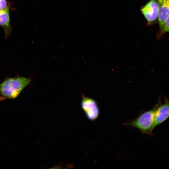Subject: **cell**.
<instances>
[{
	"label": "cell",
	"mask_w": 169,
	"mask_h": 169,
	"mask_svg": "<svg viewBox=\"0 0 169 169\" xmlns=\"http://www.w3.org/2000/svg\"><path fill=\"white\" fill-rule=\"evenodd\" d=\"M158 34V37L161 36L165 33L169 32V16L165 20Z\"/></svg>",
	"instance_id": "obj_8"
},
{
	"label": "cell",
	"mask_w": 169,
	"mask_h": 169,
	"mask_svg": "<svg viewBox=\"0 0 169 169\" xmlns=\"http://www.w3.org/2000/svg\"><path fill=\"white\" fill-rule=\"evenodd\" d=\"M161 103V99H159L152 108L143 112L135 120L126 124L136 128L143 134L152 135L155 115Z\"/></svg>",
	"instance_id": "obj_2"
},
{
	"label": "cell",
	"mask_w": 169,
	"mask_h": 169,
	"mask_svg": "<svg viewBox=\"0 0 169 169\" xmlns=\"http://www.w3.org/2000/svg\"><path fill=\"white\" fill-rule=\"evenodd\" d=\"M0 8L3 11L9 9L6 0H0Z\"/></svg>",
	"instance_id": "obj_9"
},
{
	"label": "cell",
	"mask_w": 169,
	"mask_h": 169,
	"mask_svg": "<svg viewBox=\"0 0 169 169\" xmlns=\"http://www.w3.org/2000/svg\"><path fill=\"white\" fill-rule=\"evenodd\" d=\"M3 10H2L0 8V13L3 12Z\"/></svg>",
	"instance_id": "obj_11"
},
{
	"label": "cell",
	"mask_w": 169,
	"mask_h": 169,
	"mask_svg": "<svg viewBox=\"0 0 169 169\" xmlns=\"http://www.w3.org/2000/svg\"><path fill=\"white\" fill-rule=\"evenodd\" d=\"M169 117V102L167 98L165 99L163 104L161 103L158 106L155 114L153 127L161 124Z\"/></svg>",
	"instance_id": "obj_5"
},
{
	"label": "cell",
	"mask_w": 169,
	"mask_h": 169,
	"mask_svg": "<svg viewBox=\"0 0 169 169\" xmlns=\"http://www.w3.org/2000/svg\"><path fill=\"white\" fill-rule=\"evenodd\" d=\"M158 7V20L160 28L169 16V8L166 0H157Z\"/></svg>",
	"instance_id": "obj_6"
},
{
	"label": "cell",
	"mask_w": 169,
	"mask_h": 169,
	"mask_svg": "<svg viewBox=\"0 0 169 169\" xmlns=\"http://www.w3.org/2000/svg\"><path fill=\"white\" fill-rule=\"evenodd\" d=\"M148 23L155 21L158 17V7L157 0H150L141 9Z\"/></svg>",
	"instance_id": "obj_4"
},
{
	"label": "cell",
	"mask_w": 169,
	"mask_h": 169,
	"mask_svg": "<svg viewBox=\"0 0 169 169\" xmlns=\"http://www.w3.org/2000/svg\"><path fill=\"white\" fill-rule=\"evenodd\" d=\"M81 106L87 118L91 121H94L98 117L100 109L95 100L87 97L81 94Z\"/></svg>",
	"instance_id": "obj_3"
},
{
	"label": "cell",
	"mask_w": 169,
	"mask_h": 169,
	"mask_svg": "<svg viewBox=\"0 0 169 169\" xmlns=\"http://www.w3.org/2000/svg\"><path fill=\"white\" fill-rule=\"evenodd\" d=\"M169 8V0H166Z\"/></svg>",
	"instance_id": "obj_10"
},
{
	"label": "cell",
	"mask_w": 169,
	"mask_h": 169,
	"mask_svg": "<svg viewBox=\"0 0 169 169\" xmlns=\"http://www.w3.org/2000/svg\"><path fill=\"white\" fill-rule=\"evenodd\" d=\"M10 22L9 9L0 13V26L4 29L6 37L9 35L12 30Z\"/></svg>",
	"instance_id": "obj_7"
},
{
	"label": "cell",
	"mask_w": 169,
	"mask_h": 169,
	"mask_svg": "<svg viewBox=\"0 0 169 169\" xmlns=\"http://www.w3.org/2000/svg\"><path fill=\"white\" fill-rule=\"evenodd\" d=\"M31 82L30 78L19 76L5 79L0 84V101L16 98Z\"/></svg>",
	"instance_id": "obj_1"
}]
</instances>
